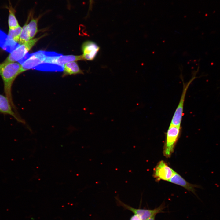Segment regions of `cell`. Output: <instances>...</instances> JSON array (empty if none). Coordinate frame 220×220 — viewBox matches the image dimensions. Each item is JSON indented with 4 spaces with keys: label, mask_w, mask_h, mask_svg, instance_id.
I'll use <instances>...</instances> for the list:
<instances>
[{
    "label": "cell",
    "mask_w": 220,
    "mask_h": 220,
    "mask_svg": "<svg viewBox=\"0 0 220 220\" xmlns=\"http://www.w3.org/2000/svg\"><path fill=\"white\" fill-rule=\"evenodd\" d=\"M21 64L17 62H3L0 64V75L3 81L5 96L7 97L15 111L12 94L13 84L17 76L21 73Z\"/></svg>",
    "instance_id": "cell-1"
},
{
    "label": "cell",
    "mask_w": 220,
    "mask_h": 220,
    "mask_svg": "<svg viewBox=\"0 0 220 220\" xmlns=\"http://www.w3.org/2000/svg\"><path fill=\"white\" fill-rule=\"evenodd\" d=\"M46 57L42 63L51 69L59 71L64 68V65L70 62L84 60L82 55H63L53 52L45 51Z\"/></svg>",
    "instance_id": "cell-2"
},
{
    "label": "cell",
    "mask_w": 220,
    "mask_h": 220,
    "mask_svg": "<svg viewBox=\"0 0 220 220\" xmlns=\"http://www.w3.org/2000/svg\"><path fill=\"white\" fill-rule=\"evenodd\" d=\"M181 127L170 125L166 134L163 153L166 158L170 157L180 136Z\"/></svg>",
    "instance_id": "cell-3"
},
{
    "label": "cell",
    "mask_w": 220,
    "mask_h": 220,
    "mask_svg": "<svg viewBox=\"0 0 220 220\" xmlns=\"http://www.w3.org/2000/svg\"><path fill=\"white\" fill-rule=\"evenodd\" d=\"M41 37L31 39L22 44L20 45L13 51L3 62L4 63H19L22 61L28 53V52L34 45Z\"/></svg>",
    "instance_id": "cell-4"
},
{
    "label": "cell",
    "mask_w": 220,
    "mask_h": 220,
    "mask_svg": "<svg viewBox=\"0 0 220 220\" xmlns=\"http://www.w3.org/2000/svg\"><path fill=\"white\" fill-rule=\"evenodd\" d=\"M45 57V51L40 50L31 54L28 53L19 63L21 64V73L31 69H34L42 63Z\"/></svg>",
    "instance_id": "cell-5"
},
{
    "label": "cell",
    "mask_w": 220,
    "mask_h": 220,
    "mask_svg": "<svg viewBox=\"0 0 220 220\" xmlns=\"http://www.w3.org/2000/svg\"><path fill=\"white\" fill-rule=\"evenodd\" d=\"M175 171L164 161L159 162L154 169L153 176L156 181H169Z\"/></svg>",
    "instance_id": "cell-6"
},
{
    "label": "cell",
    "mask_w": 220,
    "mask_h": 220,
    "mask_svg": "<svg viewBox=\"0 0 220 220\" xmlns=\"http://www.w3.org/2000/svg\"><path fill=\"white\" fill-rule=\"evenodd\" d=\"M194 78H193L186 85H184L180 99L173 115L170 125L181 126V125L183 115L184 102L186 93L190 84Z\"/></svg>",
    "instance_id": "cell-7"
},
{
    "label": "cell",
    "mask_w": 220,
    "mask_h": 220,
    "mask_svg": "<svg viewBox=\"0 0 220 220\" xmlns=\"http://www.w3.org/2000/svg\"><path fill=\"white\" fill-rule=\"evenodd\" d=\"M119 201L124 207L139 216L141 220H146L150 217L162 212L164 208V205L162 204L158 207L152 210L135 209L125 204L119 200Z\"/></svg>",
    "instance_id": "cell-8"
},
{
    "label": "cell",
    "mask_w": 220,
    "mask_h": 220,
    "mask_svg": "<svg viewBox=\"0 0 220 220\" xmlns=\"http://www.w3.org/2000/svg\"><path fill=\"white\" fill-rule=\"evenodd\" d=\"M15 112L7 97L0 94V113L11 116L18 122L25 124L24 121Z\"/></svg>",
    "instance_id": "cell-9"
},
{
    "label": "cell",
    "mask_w": 220,
    "mask_h": 220,
    "mask_svg": "<svg viewBox=\"0 0 220 220\" xmlns=\"http://www.w3.org/2000/svg\"><path fill=\"white\" fill-rule=\"evenodd\" d=\"M100 47L95 42L90 40L84 42L82 46V55L84 60H94L100 50Z\"/></svg>",
    "instance_id": "cell-10"
},
{
    "label": "cell",
    "mask_w": 220,
    "mask_h": 220,
    "mask_svg": "<svg viewBox=\"0 0 220 220\" xmlns=\"http://www.w3.org/2000/svg\"><path fill=\"white\" fill-rule=\"evenodd\" d=\"M169 182L182 187L195 195H196V193L195 188H202L200 185L193 184L188 182L175 171Z\"/></svg>",
    "instance_id": "cell-11"
},
{
    "label": "cell",
    "mask_w": 220,
    "mask_h": 220,
    "mask_svg": "<svg viewBox=\"0 0 220 220\" xmlns=\"http://www.w3.org/2000/svg\"><path fill=\"white\" fill-rule=\"evenodd\" d=\"M19 45L17 42L9 38L8 35L0 30V47L2 49L10 53Z\"/></svg>",
    "instance_id": "cell-12"
},
{
    "label": "cell",
    "mask_w": 220,
    "mask_h": 220,
    "mask_svg": "<svg viewBox=\"0 0 220 220\" xmlns=\"http://www.w3.org/2000/svg\"><path fill=\"white\" fill-rule=\"evenodd\" d=\"M64 76L83 74L77 63L75 61H72L65 64L64 66Z\"/></svg>",
    "instance_id": "cell-13"
},
{
    "label": "cell",
    "mask_w": 220,
    "mask_h": 220,
    "mask_svg": "<svg viewBox=\"0 0 220 220\" xmlns=\"http://www.w3.org/2000/svg\"><path fill=\"white\" fill-rule=\"evenodd\" d=\"M33 15L34 12L31 14L30 21L29 23H28L29 21H28L27 26L30 39L33 38L38 31V23L41 16V15H39L37 17L34 18Z\"/></svg>",
    "instance_id": "cell-14"
},
{
    "label": "cell",
    "mask_w": 220,
    "mask_h": 220,
    "mask_svg": "<svg viewBox=\"0 0 220 220\" xmlns=\"http://www.w3.org/2000/svg\"><path fill=\"white\" fill-rule=\"evenodd\" d=\"M9 12L8 19V24L9 29H13L16 28L20 25L15 16V10L9 3V7H7Z\"/></svg>",
    "instance_id": "cell-15"
},
{
    "label": "cell",
    "mask_w": 220,
    "mask_h": 220,
    "mask_svg": "<svg viewBox=\"0 0 220 220\" xmlns=\"http://www.w3.org/2000/svg\"><path fill=\"white\" fill-rule=\"evenodd\" d=\"M33 11L31 10L29 13L28 18L25 24L22 28L21 33L20 36V38L18 42L20 44H22L30 40V38L29 36L27 28V23L31 18V16Z\"/></svg>",
    "instance_id": "cell-16"
},
{
    "label": "cell",
    "mask_w": 220,
    "mask_h": 220,
    "mask_svg": "<svg viewBox=\"0 0 220 220\" xmlns=\"http://www.w3.org/2000/svg\"><path fill=\"white\" fill-rule=\"evenodd\" d=\"M22 29V28L20 26L16 28L9 29L8 36L10 39L18 43Z\"/></svg>",
    "instance_id": "cell-17"
},
{
    "label": "cell",
    "mask_w": 220,
    "mask_h": 220,
    "mask_svg": "<svg viewBox=\"0 0 220 220\" xmlns=\"http://www.w3.org/2000/svg\"><path fill=\"white\" fill-rule=\"evenodd\" d=\"M130 220H141V219L139 216L134 214L131 217Z\"/></svg>",
    "instance_id": "cell-18"
},
{
    "label": "cell",
    "mask_w": 220,
    "mask_h": 220,
    "mask_svg": "<svg viewBox=\"0 0 220 220\" xmlns=\"http://www.w3.org/2000/svg\"><path fill=\"white\" fill-rule=\"evenodd\" d=\"M94 0H89V10H91L93 6V4Z\"/></svg>",
    "instance_id": "cell-19"
},
{
    "label": "cell",
    "mask_w": 220,
    "mask_h": 220,
    "mask_svg": "<svg viewBox=\"0 0 220 220\" xmlns=\"http://www.w3.org/2000/svg\"><path fill=\"white\" fill-rule=\"evenodd\" d=\"M155 215H153V216L150 217V218H149L146 220H155Z\"/></svg>",
    "instance_id": "cell-20"
}]
</instances>
